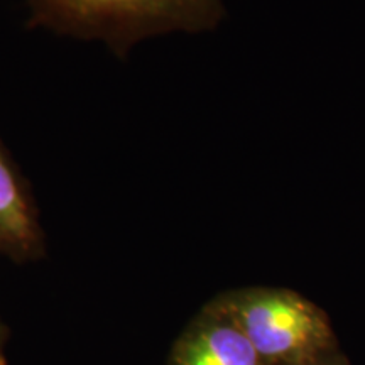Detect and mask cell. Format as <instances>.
I'll use <instances>...</instances> for the list:
<instances>
[{"label":"cell","instance_id":"cell-1","mask_svg":"<svg viewBox=\"0 0 365 365\" xmlns=\"http://www.w3.org/2000/svg\"><path fill=\"white\" fill-rule=\"evenodd\" d=\"M27 26L107 46L125 58L140 41L170 33H203L218 26L222 0H22Z\"/></svg>","mask_w":365,"mask_h":365},{"label":"cell","instance_id":"cell-2","mask_svg":"<svg viewBox=\"0 0 365 365\" xmlns=\"http://www.w3.org/2000/svg\"><path fill=\"white\" fill-rule=\"evenodd\" d=\"M217 299L266 365H308L339 350L322 308L284 287H240Z\"/></svg>","mask_w":365,"mask_h":365},{"label":"cell","instance_id":"cell-3","mask_svg":"<svg viewBox=\"0 0 365 365\" xmlns=\"http://www.w3.org/2000/svg\"><path fill=\"white\" fill-rule=\"evenodd\" d=\"M168 365H266L220 301L213 298L180 333Z\"/></svg>","mask_w":365,"mask_h":365},{"label":"cell","instance_id":"cell-4","mask_svg":"<svg viewBox=\"0 0 365 365\" xmlns=\"http://www.w3.org/2000/svg\"><path fill=\"white\" fill-rule=\"evenodd\" d=\"M44 252L46 237L33 190L0 140V257L27 264L39 261Z\"/></svg>","mask_w":365,"mask_h":365},{"label":"cell","instance_id":"cell-5","mask_svg":"<svg viewBox=\"0 0 365 365\" xmlns=\"http://www.w3.org/2000/svg\"><path fill=\"white\" fill-rule=\"evenodd\" d=\"M308 365H350V364H349V360L341 355L340 350H336V352L325 355V357L314 360V362L308 364Z\"/></svg>","mask_w":365,"mask_h":365},{"label":"cell","instance_id":"cell-6","mask_svg":"<svg viewBox=\"0 0 365 365\" xmlns=\"http://www.w3.org/2000/svg\"><path fill=\"white\" fill-rule=\"evenodd\" d=\"M6 345H7V327L0 317V365H7L6 357Z\"/></svg>","mask_w":365,"mask_h":365}]
</instances>
